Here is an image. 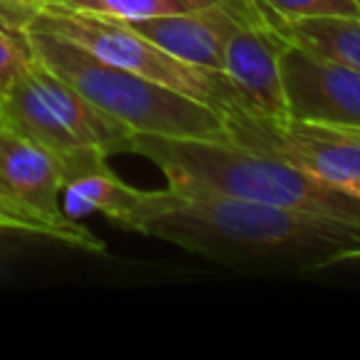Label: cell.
Here are the masks:
<instances>
[{
    "label": "cell",
    "mask_w": 360,
    "mask_h": 360,
    "mask_svg": "<svg viewBox=\"0 0 360 360\" xmlns=\"http://www.w3.org/2000/svg\"><path fill=\"white\" fill-rule=\"evenodd\" d=\"M129 232L235 269L296 274L335 252L360 247V222L170 186L139 191Z\"/></svg>",
    "instance_id": "6da1fadb"
},
{
    "label": "cell",
    "mask_w": 360,
    "mask_h": 360,
    "mask_svg": "<svg viewBox=\"0 0 360 360\" xmlns=\"http://www.w3.org/2000/svg\"><path fill=\"white\" fill-rule=\"evenodd\" d=\"M131 153L150 160L175 191L227 195L360 222V198L323 186L286 160L242 148L232 141L136 134Z\"/></svg>",
    "instance_id": "7a4b0ae2"
},
{
    "label": "cell",
    "mask_w": 360,
    "mask_h": 360,
    "mask_svg": "<svg viewBox=\"0 0 360 360\" xmlns=\"http://www.w3.org/2000/svg\"><path fill=\"white\" fill-rule=\"evenodd\" d=\"M8 27L15 30L27 55L50 67L86 101H91L96 109L104 111L114 121L129 126L134 134L227 141L225 119L212 106L153 79L96 60L89 52L50 32L18 25Z\"/></svg>",
    "instance_id": "3957f363"
},
{
    "label": "cell",
    "mask_w": 360,
    "mask_h": 360,
    "mask_svg": "<svg viewBox=\"0 0 360 360\" xmlns=\"http://www.w3.org/2000/svg\"><path fill=\"white\" fill-rule=\"evenodd\" d=\"M0 22L50 32L96 60L193 96L222 116L252 109L225 72L175 60L121 18L86 13L60 0H0Z\"/></svg>",
    "instance_id": "277c9868"
},
{
    "label": "cell",
    "mask_w": 360,
    "mask_h": 360,
    "mask_svg": "<svg viewBox=\"0 0 360 360\" xmlns=\"http://www.w3.org/2000/svg\"><path fill=\"white\" fill-rule=\"evenodd\" d=\"M0 104L6 124L50 150L60 165L84 148L106 155L131 153L134 131L99 111L32 55Z\"/></svg>",
    "instance_id": "5b68a950"
},
{
    "label": "cell",
    "mask_w": 360,
    "mask_h": 360,
    "mask_svg": "<svg viewBox=\"0 0 360 360\" xmlns=\"http://www.w3.org/2000/svg\"><path fill=\"white\" fill-rule=\"evenodd\" d=\"M227 141L274 155L328 188L360 198V129L304 119H271L252 109L222 116Z\"/></svg>",
    "instance_id": "8992f818"
},
{
    "label": "cell",
    "mask_w": 360,
    "mask_h": 360,
    "mask_svg": "<svg viewBox=\"0 0 360 360\" xmlns=\"http://www.w3.org/2000/svg\"><path fill=\"white\" fill-rule=\"evenodd\" d=\"M286 45L262 0H237L225 37L222 72L257 114L271 119L289 116L281 82V52Z\"/></svg>",
    "instance_id": "52a82bcc"
},
{
    "label": "cell",
    "mask_w": 360,
    "mask_h": 360,
    "mask_svg": "<svg viewBox=\"0 0 360 360\" xmlns=\"http://www.w3.org/2000/svg\"><path fill=\"white\" fill-rule=\"evenodd\" d=\"M0 178L22 205L65 232L72 250L104 252V242L62 207L60 160L11 124L0 126Z\"/></svg>",
    "instance_id": "ba28073f"
},
{
    "label": "cell",
    "mask_w": 360,
    "mask_h": 360,
    "mask_svg": "<svg viewBox=\"0 0 360 360\" xmlns=\"http://www.w3.org/2000/svg\"><path fill=\"white\" fill-rule=\"evenodd\" d=\"M281 82L291 119L360 129L358 70L289 42L281 52Z\"/></svg>",
    "instance_id": "9c48e42d"
},
{
    "label": "cell",
    "mask_w": 360,
    "mask_h": 360,
    "mask_svg": "<svg viewBox=\"0 0 360 360\" xmlns=\"http://www.w3.org/2000/svg\"><path fill=\"white\" fill-rule=\"evenodd\" d=\"M237 0H220L210 8L175 15L126 20L139 35L153 42L158 50L188 65L222 72L225 62V37L235 18Z\"/></svg>",
    "instance_id": "30bf717a"
},
{
    "label": "cell",
    "mask_w": 360,
    "mask_h": 360,
    "mask_svg": "<svg viewBox=\"0 0 360 360\" xmlns=\"http://www.w3.org/2000/svg\"><path fill=\"white\" fill-rule=\"evenodd\" d=\"M269 18L286 42L360 72V15L281 20L269 13Z\"/></svg>",
    "instance_id": "8fae6325"
},
{
    "label": "cell",
    "mask_w": 360,
    "mask_h": 360,
    "mask_svg": "<svg viewBox=\"0 0 360 360\" xmlns=\"http://www.w3.org/2000/svg\"><path fill=\"white\" fill-rule=\"evenodd\" d=\"M60 3L86 13L121 18V20H141V18L200 11V8L215 6L220 0H60Z\"/></svg>",
    "instance_id": "7c38bea8"
},
{
    "label": "cell",
    "mask_w": 360,
    "mask_h": 360,
    "mask_svg": "<svg viewBox=\"0 0 360 360\" xmlns=\"http://www.w3.org/2000/svg\"><path fill=\"white\" fill-rule=\"evenodd\" d=\"M0 230L13 232V235H27V237H40V240H50L57 245H67V237L62 230H57L55 225H50L47 220H42L40 215L25 207L15 195L11 193V188L3 183L0 178Z\"/></svg>",
    "instance_id": "4fadbf2b"
},
{
    "label": "cell",
    "mask_w": 360,
    "mask_h": 360,
    "mask_svg": "<svg viewBox=\"0 0 360 360\" xmlns=\"http://www.w3.org/2000/svg\"><path fill=\"white\" fill-rule=\"evenodd\" d=\"M262 6L281 20L360 15L358 0H262Z\"/></svg>",
    "instance_id": "5bb4252c"
},
{
    "label": "cell",
    "mask_w": 360,
    "mask_h": 360,
    "mask_svg": "<svg viewBox=\"0 0 360 360\" xmlns=\"http://www.w3.org/2000/svg\"><path fill=\"white\" fill-rule=\"evenodd\" d=\"M25 60L27 52L22 47L20 37L15 35V30H11L8 25L0 22V99L6 96V91L11 89L15 77L20 75Z\"/></svg>",
    "instance_id": "9a60e30c"
},
{
    "label": "cell",
    "mask_w": 360,
    "mask_h": 360,
    "mask_svg": "<svg viewBox=\"0 0 360 360\" xmlns=\"http://www.w3.org/2000/svg\"><path fill=\"white\" fill-rule=\"evenodd\" d=\"M301 276H316V279H360V247H350V250H340L335 255L326 257V259L316 262L314 266L304 271Z\"/></svg>",
    "instance_id": "2e32d148"
},
{
    "label": "cell",
    "mask_w": 360,
    "mask_h": 360,
    "mask_svg": "<svg viewBox=\"0 0 360 360\" xmlns=\"http://www.w3.org/2000/svg\"><path fill=\"white\" fill-rule=\"evenodd\" d=\"M6 124V114H3V104H0V126Z\"/></svg>",
    "instance_id": "e0dca14e"
},
{
    "label": "cell",
    "mask_w": 360,
    "mask_h": 360,
    "mask_svg": "<svg viewBox=\"0 0 360 360\" xmlns=\"http://www.w3.org/2000/svg\"><path fill=\"white\" fill-rule=\"evenodd\" d=\"M358 3H360V0H358Z\"/></svg>",
    "instance_id": "ac0fdd59"
}]
</instances>
